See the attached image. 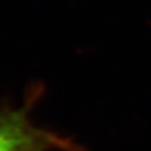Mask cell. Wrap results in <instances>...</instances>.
<instances>
[{"label": "cell", "mask_w": 151, "mask_h": 151, "mask_svg": "<svg viewBox=\"0 0 151 151\" xmlns=\"http://www.w3.org/2000/svg\"><path fill=\"white\" fill-rule=\"evenodd\" d=\"M29 115V103L23 108H6L0 111V151L74 150L69 140L35 126Z\"/></svg>", "instance_id": "1"}]
</instances>
